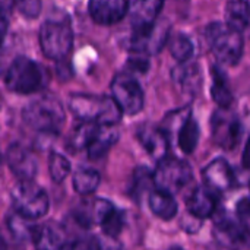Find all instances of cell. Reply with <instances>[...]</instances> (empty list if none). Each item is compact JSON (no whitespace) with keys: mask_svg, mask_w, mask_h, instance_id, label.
<instances>
[{"mask_svg":"<svg viewBox=\"0 0 250 250\" xmlns=\"http://www.w3.org/2000/svg\"><path fill=\"white\" fill-rule=\"evenodd\" d=\"M69 108L82 122L104 126H116L123 114L111 97L94 94H72Z\"/></svg>","mask_w":250,"mask_h":250,"instance_id":"6da1fadb","label":"cell"},{"mask_svg":"<svg viewBox=\"0 0 250 250\" xmlns=\"http://www.w3.org/2000/svg\"><path fill=\"white\" fill-rule=\"evenodd\" d=\"M22 119L31 129L37 132L57 135L64 125L66 114L62 103L57 98L45 95L26 104L22 110Z\"/></svg>","mask_w":250,"mask_h":250,"instance_id":"7a4b0ae2","label":"cell"},{"mask_svg":"<svg viewBox=\"0 0 250 250\" xmlns=\"http://www.w3.org/2000/svg\"><path fill=\"white\" fill-rule=\"evenodd\" d=\"M205 40L217 60L224 66H234L243 56V34L226 22H211L205 28Z\"/></svg>","mask_w":250,"mask_h":250,"instance_id":"3957f363","label":"cell"},{"mask_svg":"<svg viewBox=\"0 0 250 250\" xmlns=\"http://www.w3.org/2000/svg\"><path fill=\"white\" fill-rule=\"evenodd\" d=\"M6 88L16 94H34L47 83L45 70L34 60L19 56L9 66L4 76Z\"/></svg>","mask_w":250,"mask_h":250,"instance_id":"277c9868","label":"cell"},{"mask_svg":"<svg viewBox=\"0 0 250 250\" xmlns=\"http://www.w3.org/2000/svg\"><path fill=\"white\" fill-rule=\"evenodd\" d=\"M73 31L67 18H50L40 28V45L51 60H63L72 50Z\"/></svg>","mask_w":250,"mask_h":250,"instance_id":"5b68a950","label":"cell"},{"mask_svg":"<svg viewBox=\"0 0 250 250\" xmlns=\"http://www.w3.org/2000/svg\"><path fill=\"white\" fill-rule=\"evenodd\" d=\"M10 201L15 212L29 221L44 217L50 208L45 190L32 180L19 182L10 192Z\"/></svg>","mask_w":250,"mask_h":250,"instance_id":"8992f818","label":"cell"},{"mask_svg":"<svg viewBox=\"0 0 250 250\" xmlns=\"http://www.w3.org/2000/svg\"><path fill=\"white\" fill-rule=\"evenodd\" d=\"M214 237L226 250H248L250 248V229L239 217L218 209L214 214Z\"/></svg>","mask_w":250,"mask_h":250,"instance_id":"52a82bcc","label":"cell"},{"mask_svg":"<svg viewBox=\"0 0 250 250\" xmlns=\"http://www.w3.org/2000/svg\"><path fill=\"white\" fill-rule=\"evenodd\" d=\"M152 177L158 189L166 190L171 195L189 189L193 182V173L190 166L186 161L170 155L157 163V170Z\"/></svg>","mask_w":250,"mask_h":250,"instance_id":"ba28073f","label":"cell"},{"mask_svg":"<svg viewBox=\"0 0 250 250\" xmlns=\"http://www.w3.org/2000/svg\"><path fill=\"white\" fill-rule=\"evenodd\" d=\"M111 98L123 114L133 116L142 111L145 97L142 86L130 72H120L111 82Z\"/></svg>","mask_w":250,"mask_h":250,"instance_id":"9c48e42d","label":"cell"},{"mask_svg":"<svg viewBox=\"0 0 250 250\" xmlns=\"http://www.w3.org/2000/svg\"><path fill=\"white\" fill-rule=\"evenodd\" d=\"M214 142L223 149H234L242 138V123L229 108H218L211 119Z\"/></svg>","mask_w":250,"mask_h":250,"instance_id":"30bf717a","label":"cell"},{"mask_svg":"<svg viewBox=\"0 0 250 250\" xmlns=\"http://www.w3.org/2000/svg\"><path fill=\"white\" fill-rule=\"evenodd\" d=\"M6 161L9 170L21 180L28 182L34 180L38 173V160L31 149L21 144H13L7 148Z\"/></svg>","mask_w":250,"mask_h":250,"instance_id":"8fae6325","label":"cell"},{"mask_svg":"<svg viewBox=\"0 0 250 250\" xmlns=\"http://www.w3.org/2000/svg\"><path fill=\"white\" fill-rule=\"evenodd\" d=\"M164 0H135L130 7V22L133 35L149 32L160 16Z\"/></svg>","mask_w":250,"mask_h":250,"instance_id":"7c38bea8","label":"cell"},{"mask_svg":"<svg viewBox=\"0 0 250 250\" xmlns=\"http://www.w3.org/2000/svg\"><path fill=\"white\" fill-rule=\"evenodd\" d=\"M168 29L170 26L167 23H155V26L142 35H133L130 38L129 42V48L130 51H133L135 54H141V56H151L158 53L167 42L168 40Z\"/></svg>","mask_w":250,"mask_h":250,"instance_id":"4fadbf2b","label":"cell"},{"mask_svg":"<svg viewBox=\"0 0 250 250\" xmlns=\"http://www.w3.org/2000/svg\"><path fill=\"white\" fill-rule=\"evenodd\" d=\"M91 18L100 25H114L129 12V0H89Z\"/></svg>","mask_w":250,"mask_h":250,"instance_id":"5bb4252c","label":"cell"},{"mask_svg":"<svg viewBox=\"0 0 250 250\" xmlns=\"http://www.w3.org/2000/svg\"><path fill=\"white\" fill-rule=\"evenodd\" d=\"M136 136H138L141 145L144 146V149L157 163H160L161 160H164L168 155L170 139L163 129L151 126V125H144L138 129Z\"/></svg>","mask_w":250,"mask_h":250,"instance_id":"9a60e30c","label":"cell"},{"mask_svg":"<svg viewBox=\"0 0 250 250\" xmlns=\"http://www.w3.org/2000/svg\"><path fill=\"white\" fill-rule=\"evenodd\" d=\"M218 211V193L211 188L198 186L192 189L188 198V212L199 220L212 217Z\"/></svg>","mask_w":250,"mask_h":250,"instance_id":"2e32d148","label":"cell"},{"mask_svg":"<svg viewBox=\"0 0 250 250\" xmlns=\"http://www.w3.org/2000/svg\"><path fill=\"white\" fill-rule=\"evenodd\" d=\"M202 176L205 185L215 190L217 193H223L230 190L234 186V173L230 164L224 158H217L211 161L204 170Z\"/></svg>","mask_w":250,"mask_h":250,"instance_id":"e0dca14e","label":"cell"},{"mask_svg":"<svg viewBox=\"0 0 250 250\" xmlns=\"http://www.w3.org/2000/svg\"><path fill=\"white\" fill-rule=\"evenodd\" d=\"M173 81L182 94L196 95L202 85V76L199 66L193 62L179 63L173 70Z\"/></svg>","mask_w":250,"mask_h":250,"instance_id":"ac0fdd59","label":"cell"},{"mask_svg":"<svg viewBox=\"0 0 250 250\" xmlns=\"http://www.w3.org/2000/svg\"><path fill=\"white\" fill-rule=\"evenodd\" d=\"M117 141H119V130L116 129V126L97 125L92 138L86 146V152L91 160H98L104 157Z\"/></svg>","mask_w":250,"mask_h":250,"instance_id":"d6986e66","label":"cell"},{"mask_svg":"<svg viewBox=\"0 0 250 250\" xmlns=\"http://www.w3.org/2000/svg\"><path fill=\"white\" fill-rule=\"evenodd\" d=\"M148 204H149V209L152 211V214L166 221L173 220L179 211L174 195H171L166 190H161L158 188L149 192Z\"/></svg>","mask_w":250,"mask_h":250,"instance_id":"ffe728a7","label":"cell"},{"mask_svg":"<svg viewBox=\"0 0 250 250\" xmlns=\"http://www.w3.org/2000/svg\"><path fill=\"white\" fill-rule=\"evenodd\" d=\"M226 23L243 34L250 25L249 0H229L226 4Z\"/></svg>","mask_w":250,"mask_h":250,"instance_id":"44dd1931","label":"cell"},{"mask_svg":"<svg viewBox=\"0 0 250 250\" xmlns=\"http://www.w3.org/2000/svg\"><path fill=\"white\" fill-rule=\"evenodd\" d=\"M211 76H212V85H211L212 100L218 104L220 108H229L233 103V94L226 72L220 66H212Z\"/></svg>","mask_w":250,"mask_h":250,"instance_id":"7402d4cb","label":"cell"},{"mask_svg":"<svg viewBox=\"0 0 250 250\" xmlns=\"http://www.w3.org/2000/svg\"><path fill=\"white\" fill-rule=\"evenodd\" d=\"M32 242L37 250H60L66 242H63V233L59 227L44 224L35 229Z\"/></svg>","mask_w":250,"mask_h":250,"instance_id":"603a6c76","label":"cell"},{"mask_svg":"<svg viewBox=\"0 0 250 250\" xmlns=\"http://www.w3.org/2000/svg\"><path fill=\"white\" fill-rule=\"evenodd\" d=\"M199 133L201 130L198 122L192 116H189L177 130V144L183 154L189 155L196 149V145L199 142Z\"/></svg>","mask_w":250,"mask_h":250,"instance_id":"cb8c5ba5","label":"cell"},{"mask_svg":"<svg viewBox=\"0 0 250 250\" xmlns=\"http://www.w3.org/2000/svg\"><path fill=\"white\" fill-rule=\"evenodd\" d=\"M100 182H101V176L98 171L82 167L75 173L72 183H73V189L79 195H89L97 190V188L100 186Z\"/></svg>","mask_w":250,"mask_h":250,"instance_id":"d4e9b609","label":"cell"},{"mask_svg":"<svg viewBox=\"0 0 250 250\" xmlns=\"http://www.w3.org/2000/svg\"><path fill=\"white\" fill-rule=\"evenodd\" d=\"M170 53L179 63H186L193 56V42L185 34H177L168 41Z\"/></svg>","mask_w":250,"mask_h":250,"instance_id":"484cf974","label":"cell"},{"mask_svg":"<svg viewBox=\"0 0 250 250\" xmlns=\"http://www.w3.org/2000/svg\"><path fill=\"white\" fill-rule=\"evenodd\" d=\"M101 229L104 236L111 237V239H117L119 234L122 233L123 227H125V215L122 211H119L116 207H113L110 209V212L104 217V220L101 221Z\"/></svg>","mask_w":250,"mask_h":250,"instance_id":"4316f807","label":"cell"},{"mask_svg":"<svg viewBox=\"0 0 250 250\" xmlns=\"http://www.w3.org/2000/svg\"><path fill=\"white\" fill-rule=\"evenodd\" d=\"M48 173L53 182L62 183L70 173V161L59 152H51L48 158Z\"/></svg>","mask_w":250,"mask_h":250,"instance_id":"83f0119b","label":"cell"},{"mask_svg":"<svg viewBox=\"0 0 250 250\" xmlns=\"http://www.w3.org/2000/svg\"><path fill=\"white\" fill-rule=\"evenodd\" d=\"M97 125L95 123H82L81 126H78L72 136H70V141H69V146L75 151H81V149H86L91 138H92V133L95 130Z\"/></svg>","mask_w":250,"mask_h":250,"instance_id":"f1b7e54d","label":"cell"},{"mask_svg":"<svg viewBox=\"0 0 250 250\" xmlns=\"http://www.w3.org/2000/svg\"><path fill=\"white\" fill-rule=\"evenodd\" d=\"M35 226L32 227L29 224V220L26 218H22L19 217L18 214L15 217L10 218L9 221V230L19 239V240H25V239H31L32 240V236H34V231H35Z\"/></svg>","mask_w":250,"mask_h":250,"instance_id":"f546056e","label":"cell"},{"mask_svg":"<svg viewBox=\"0 0 250 250\" xmlns=\"http://www.w3.org/2000/svg\"><path fill=\"white\" fill-rule=\"evenodd\" d=\"M151 183H154V177L149 171L144 170L142 167H139L136 170V173L133 174V182H132V190L133 195L136 193H142L144 189H146Z\"/></svg>","mask_w":250,"mask_h":250,"instance_id":"4dcf8cb0","label":"cell"},{"mask_svg":"<svg viewBox=\"0 0 250 250\" xmlns=\"http://www.w3.org/2000/svg\"><path fill=\"white\" fill-rule=\"evenodd\" d=\"M22 15L26 18H37L41 12V0H18Z\"/></svg>","mask_w":250,"mask_h":250,"instance_id":"1f68e13d","label":"cell"},{"mask_svg":"<svg viewBox=\"0 0 250 250\" xmlns=\"http://www.w3.org/2000/svg\"><path fill=\"white\" fill-rule=\"evenodd\" d=\"M201 223L202 220L196 218L195 215H192L190 212H186V215H183L182 218V229L188 233H196L201 227Z\"/></svg>","mask_w":250,"mask_h":250,"instance_id":"d6a6232c","label":"cell"},{"mask_svg":"<svg viewBox=\"0 0 250 250\" xmlns=\"http://www.w3.org/2000/svg\"><path fill=\"white\" fill-rule=\"evenodd\" d=\"M60 250H95L94 249V240H73L63 245Z\"/></svg>","mask_w":250,"mask_h":250,"instance_id":"836d02e7","label":"cell"},{"mask_svg":"<svg viewBox=\"0 0 250 250\" xmlns=\"http://www.w3.org/2000/svg\"><path fill=\"white\" fill-rule=\"evenodd\" d=\"M94 249L95 250H122V248L116 243V239L107 237L105 239H97L94 240Z\"/></svg>","mask_w":250,"mask_h":250,"instance_id":"e575fe53","label":"cell"},{"mask_svg":"<svg viewBox=\"0 0 250 250\" xmlns=\"http://www.w3.org/2000/svg\"><path fill=\"white\" fill-rule=\"evenodd\" d=\"M237 215L245 221L250 218V196L249 198H243L239 204H237Z\"/></svg>","mask_w":250,"mask_h":250,"instance_id":"d590c367","label":"cell"},{"mask_svg":"<svg viewBox=\"0 0 250 250\" xmlns=\"http://www.w3.org/2000/svg\"><path fill=\"white\" fill-rule=\"evenodd\" d=\"M7 28H9V15L0 12V44L7 34Z\"/></svg>","mask_w":250,"mask_h":250,"instance_id":"8d00e7d4","label":"cell"},{"mask_svg":"<svg viewBox=\"0 0 250 250\" xmlns=\"http://www.w3.org/2000/svg\"><path fill=\"white\" fill-rule=\"evenodd\" d=\"M15 4H16V0H0V12L10 16Z\"/></svg>","mask_w":250,"mask_h":250,"instance_id":"74e56055","label":"cell"},{"mask_svg":"<svg viewBox=\"0 0 250 250\" xmlns=\"http://www.w3.org/2000/svg\"><path fill=\"white\" fill-rule=\"evenodd\" d=\"M242 164L246 170H250V138L246 142V146H245V151H243V160H242Z\"/></svg>","mask_w":250,"mask_h":250,"instance_id":"f35d334b","label":"cell"},{"mask_svg":"<svg viewBox=\"0 0 250 250\" xmlns=\"http://www.w3.org/2000/svg\"><path fill=\"white\" fill-rule=\"evenodd\" d=\"M0 250H19L18 248H15L13 245H10L7 240H4L1 236H0Z\"/></svg>","mask_w":250,"mask_h":250,"instance_id":"ab89813d","label":"cell"},{"mask_svg":"<svg viewBox=\"0 0 250 250\" xmlns=\"http://www.w3.org/2000/svg\"><path fill=\"white\" fill-rule=\"evenodd\" d=\"M168 250H183L182 248H179V246H174V248H170Z\"/></svg>","mask_w":250,"mask_h":250,"instance_id":"60d3db41","label":"cell"}]
</instances>
